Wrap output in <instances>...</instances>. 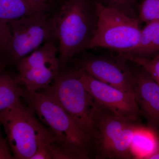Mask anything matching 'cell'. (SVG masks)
<instances>
[{"label": "cell", "instance_id": "cell-16", "mask_svg": "<svg viewBox=\"0 0 159 159\" xmlns=\"http://www.w3.org/2000/svg\"><path fill=\"white\" fill-rule=\"evenodd\" d=\"M102 6L113 8L126 15L138 19L139 0H96Z\"/></svg>", "mask_w": 159, "mask_h": 159}, {"label": "cell", "instance_id": "cell-13", "mask_svg": "<svg viewBox=\"0 0 159 159\" xmlns=\"http://www.w3.org/2000/svg\"><path fill=\"white\" fill-rule=\"evenodd\" d=\"M159 132L143 125L137 129L131 144L134 159H148L156 150Z\"/></svg>", "mask_w": 159, "mask_h": 159}, {"label": "cell", "instance_id": "cell-7", "mask_svg": "<svg viewBox=\"0 0 159 159\" xmlns=\"http://www.w3.org/2000/svg\"><path fill=\"white\" fill-rule=\"evenodd\" d=\"M96 2L97 30L88 50L102 48L123 53L137 46L142 31L139 20Z\"/></svg>", "mask_w": 159, "mask_h": 159}, {"label": "cell", "instance_id": "cell-8", "mask_svg": "<svg viewBox=\"0 0 159 159\" xmlns=\"http://www.w3.org/2000/svg\"><path fill=\"white\" fill-rule=\"evenodd\" d=\"M57 53L55 43L48 42L19 61L17 77L25 90L35 93L51 85L60 70Z\"/></svg>", "mask_w": 159, "mask_h": 159}, {"label": "cell", "instance_id": "cell-17", "mask_svg": "<svg viewBox=\"0 0 159 159\" xmlns=\"http://www.w3.org/2000/svg\"><path fill=\"white\" fill-rule=\"evenodd\" d=\"M119 53L129 61L142 67L159 85V54L152 58H145Z\"/></svg>", "mask_w": 159, "mask_h": 159}, {"label": "cell", "instance_id": "cell-2", "mask_svg": "<svg viewBox=\"0 0 159 159\" xmlns=\"http://www.w3.org/2000/svg\"><path fill=\"white\" fill-rule=\"evenodd\" d=\"M23 97L53 133L62 159L93 157L90 139L54 99L42 91L29 93L25 90Z\"/></svg>", "mask_w": 159, "mask_h": 159}, {"label": "cell", "instance_id": "cell-20", "mask_svg": "<svg viewBox=\"0 0 159 159\" xmlns=\"http://www.w3.org/2000/svg\"><path fill=\"white\" fill-rule=\"evenodd\" d=\"M9 38L8 21L0 19V70H4L6 62L4 53Z\"/></svg>", "mask_w": 159, "mask_h": 159}, {"label": "cell", "instance_id": "cell-12", "mask_svg": "<svg viewBox=\"0 0 159 159\" xmlns=\"http://www.w3.org/2000/svg\"><path fill=\"white\" fill-rule=\"evenodd\" d=\"M122 53L145 58H152L159 54V20L146 23L142 29L137 46Z\"/></svg>", "mask_w": 159, "mask_h": 159}, {"label": "cell", "instance_id": "cell-4", "mask_svg": "<svg viewBox=\"0 0 159 159\" xmlns=\"http://www.w3.org/2000/svg\"><path fill=\"white\" fill-rule=\"evenodd\" d=\"M142 125L139 119L116 116L99 105L95 114L91 138L93 157L134 159L131 144L135 133Z\"/></svg>", "mask_w": 159, "mask_h": 159}, {"label": "cell", "instance_id": "cell-3", "mask_svg": "<svg viewBox=\"0 0 159 159\" xmlns=\"http://www.w3.org/2000/svg\"><path fill=\"white\" fill-rule=\"evenodd\" d=\"M35 115L21 100L0 112V123L14 159H30L42 144H56L53 133Z\"/></svg>", "mask_w": 159, "mask_h": 159}, {"label": "cell", "instance_id": "cell-21", "mask_svg": "<svg viewBox=\"0 0 159 159\" xmlns=\"http://www.w3.org/2000/svg\"><path fill=\"white\" fill-rule=\"evenodd\" d=\"M0 123V159H14L6 138L3 136Z\"/></svg>", "mask_w": 159, "mask_h": 159}, {"label": "cell", "instance_id": "cell-22", "mask_svg": "<svg viewBox=\"0 0 159 159\" xmlns=\"http://www.w3.org/2000/svg\"><path fill=\"white\" fill-rule=\"evenodd\" d=\"M48 145L42 144L30 159H53Z\"/></svg>", "mask_w": 159, "mask_h": 159}, {"label": "cell", "instance_id": "cell-14", "mask_svg": "<svg viewBox=\"0 0 159 159\" xmlns=\"http://www.w3.org/2000/svg\"><path fill=\"white\" fill-rule=\"evenodd\" d=\"M16 77L0 70V112L20 101L25 90Z\"/></svg>", "mask_w": 159, "mask_h": 159}, {"label": "cell", "instance_id": "cell-5", "mask_svg": "<svg viewBox=\"0 0 159 159\" xmlns=\"http://www.w3.org/2000/svg\"><path fill=\"white\" fill-rule=\"evenodd\" d=\"M42 91L57 102L90 139L99 105L80 78L76 67L60 70L51 85Z\"/></svg>", "mask_w": 159, "mask_h": 159}, {"label": "cell", "instance_id": "cell-6", "mask_svg": "<svg viewBox=\"0 0 159 159\" xmlns=\"http://www.w3.org/2000/svg\"><path fill=\"white\" fill-rule=\"evenodd\" d=\"M53 12L35 11L8 21L9 38L4 53L6 63L16 64L45 43L57 41Z\"/></svg>", "mask_w": 159, "mask_h": 159}, {"label": "cell", "instance_id": "cell-11", "mask_svg": "<svg viewBox=\"0 0 159 159\" xmlns=\"http://www.w3.org/2000/svg\"><path fill=\"white\" fill-rule=\"evenodd\" d=\"M133 63L135 100L147 126L159 131V85L142 67Z\"/></svg>", "mask_w": 159, "mask_h": 159}, {"label": "cell", "instance_id": "cell-10", "mask_svg": "<svg viewBox=\"0 0 159 159\" xmlns=\"http://www.w3.org/2000/svg\"><path fill=\"white\" fill-rule=\"evenodd\" d=\"M75 66L84 86L98 105L116 116L139 120L142 115L133 95L101 82Z\"/></svg>", "mask_w": 159, "mask_h": 159}, {"label": "cell", "instance_id": "cell-15", "mask_svg": "<svg viewBox=\"0 0 159 159\" xmlns=\"http://www.w3.org/2000/svg\"><path fill=\"white\" fill-rule=\"evenodd\" d=\"M26 0H0V19H17L33 13Z\"/></svg>", "mask_w": 159, "mask_h": 159}, {"label": "cell", "instance_id": "cell-23", "mask_svg": "<svg viewBox=\"0 0 159 159\" xmlns=\"http://www.w3.org/2000/svg\"><path fill=\"white\" fill-rule=\"evenodd\" d=\"M148 159H159V132L158 134V144L156 150L148 157Z\"/></svg>", "mask_w": 159, "mask_h": 159}, {"label": "cell", "instance_id": "cell-18", "mask_svg": "<svg viewBox=\"0 0 159 159\" xmlns=\"http://www.w3.org/2000/svg\"><path fill=\"white\" fill-rule=\"evenodd\" d=\"M140 23L159 20V0H142L139 4V16Z\"/></svg>", "mask_w": 159, "mask_h": 159}, {"label": "cell", "instance_id": "cell-19", "mask_svg": "<svg viewBox=\"0 0 159 159\" xmlns=\"http://www.w3.org/2000/svg\"><path fill=\"white\" fill-rule=\"evenodd\" d=\"M33 12L35 11L53 12L62 0H26Z\"/></svg>", "mask_w": 159, "mask_h": 159}, {"label": "cell", "instance_id": "cell-9", "mask_svg": "<svg viewBox=\"0 0 159 159\" xmlns=\"http://www.w3.org/2000/svg\"><path fill=\"white\" fill-rule=\"evenodd\" d=\"M116 54L83 52L76 67L95 79L134 95V76L130 61Z\"/></svg>", "mask_w": 159, "mask_h": 159}, {"label": "cell", "instance_id": "cell-1", "mask_svg": "<svg viewBox=\"0 0 159 159\" xmlns=\"http://www.w3.org/2000/svg\"><path fill=\"white\" fill-rule=\"evenodd\" d=\"M58 42L60 70L88 50L96 34L98 15L96 0H62L53 12Z\"/></svg>", "mask_w": 159, "mask_h": 159}]
</instances>
